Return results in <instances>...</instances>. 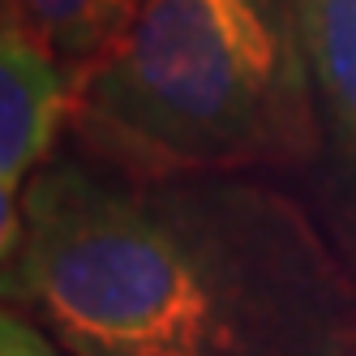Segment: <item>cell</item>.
Wrapping results in <instances>:
<instances>
[{"label": "cell", "mask_w": 356, "mask_h": 356, "mask_svg": "<svg viewBox=\"0 0 356 356\" xmlns=\"http://www.w3.org/2000/svg\"><path fill=\"white\" fill-rule=\"evenodd\" d=\"M0 253L5 309L69 356H356V275L258 176L138 181L52 155Z\"/></svg>", "instance_id": "6da1fadb"}, {"label": "cell", "mask_w": 356, "mask_h": 356, "mask_svg": "<svg viewBox=\"0 0 356 356\" xmlns=\"http://www.w3.org/2000/svg\"><path fill=\"white\" fill-rule=\"evenodd\" d=\"M82 73L26 31H0V249L17 236L22 193L69 129Z\"/></svg>", "instance_id": "3957f363"}, {"label": "cell", "mask_w": 356, "mask_h": 356, "mask_svg": "<svg viewBox=\"0 0 356 356\" xmlns=\"http://www.w3.org/2000/svg\"><path fill=\"white\" fill-rule=\"evenodd\" d=\"M142 0H5V22L86 73L129 31Z\"/></svg>", "instance_id": "5b68a950"}, {"label": "cell", "mask_w": 356, "mask_h": 356, "mask_svg": "<svg viewBox=\"0 0 356 356\" xmlns=\"http://www.w3.org/2000/svg\"><path fill=\"white\" fill-rule=\"evenodd\" d=\"M73 150L138 181L322 159L296 0H142L78 86Z\"/></svg>", "instance_id": "7a4b0ae2"}, {"label": "cell", "mask_w": 356, "mask_h": 356, "mask_svg": "<svg viewBox=\"0 0 356 356\" xmlns=\"http://www.w3.org/2000/svg\"><path fill=\"white\" fill-rule=\"evenodd\" d=\"M318 99L326 193L343 245L356 253V0H296Z\"/></svg>", "instance_id": "277c9868"}, {"label": "cell", "mask_w": 356, "mask_h": 356, "mask_svg": "<svg viewBox=\"0 0 356 356\" xmlns=\"http://www.w3.org/2000/svg\"><path fill=\"white\" fill-rule=\"evenodd\" d=\"M0 356H69V352L47 339L35 322L5 309V318H0Z\"/></svg>", "instance_id": "8992f818"}]
</instances>
